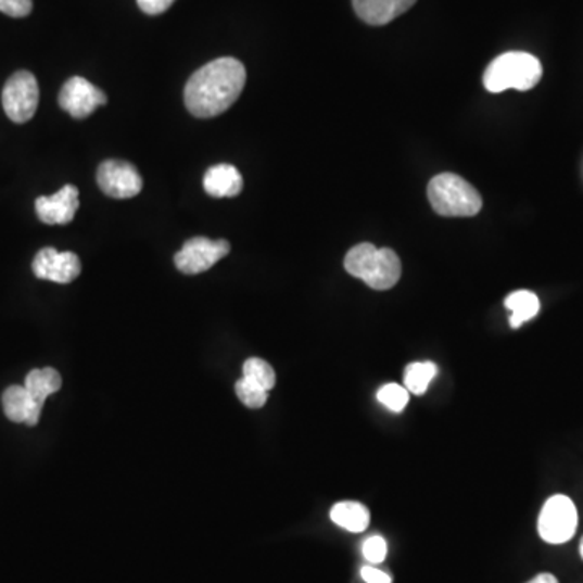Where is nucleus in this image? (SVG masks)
Returning a JSON list of instances; mask_svg holds the SVG:
<instances>
[{
  "mask_svg": "<svg viewBox=\"0 0 583 583\" xmlns=\"http://www.w3.org/2000/svg\"><path fill=\"white\" fill-rule=\"evenodd\" d=\"M581 556L583 558V538H582V542H581Z\"/></svg>",
  "mask_w": 583,
  "mask_h": 583,
  "instance_id": "bb28decb",
  "label": "nucleus"
},
{
  "mask_svg": "<svg viewBox=\"0 0 583 583\" xmlns=\"http://www.w3.org/2000/svg\"><path fill=\"white\" fill-rule=\"evenodd\" d=\"M98 186L107 197L127 200L141 192L143 179L134 164L111 160L99 166Z\"/></svg>",
  "mask_w": 583,
  "mask_h": 583,
  "instance_id": "6e6552de",
  "label": "nucleus"
},
{
  "mask_svg": "<svg viewBox=\"0 0 583 583\" xmlns=\"http://www.w3.org/2000/svg\"><path fill=\"white\" fill-rule=\"evenodd\" d=\"M230 243L227 240H210L206 237H193L177 253V269L183 275H200L213 268L219 259L229 255Z\"/></svg>",
  "mask_w": 583,
  "mask_h": 583,
  "instance_id": "0eeeda50",
  "label": "nucleus"
},
{
  "mask_svg": "<svg viewBox=\"0 0 583 583\" xmlns=\"http://www.w3.org/2000/svg\"><path fill=\"white\" fill-rule=\"evenodd\" d=\"M33 273L42 281L71 284L80 276L81 263L75 253L58 252L52 246L39 250L33 259Z\"/></svg>",
  "mask_w": 583,
  "mask_h": 583,
  "instance_id": "1a4fd4ad",
  "label": "nucleus"
},
{
  "mask_svg": "<svg viewBox=\"0 0 583 583\" xmlns=\"http://www.w3.org/2000/svg\"><path fill=\"white\" fill-rule=\"evenodd\" d=\"M428 200L440 216L472 217L482 211L479 190L456 174H440L428 186Z\"/></svg>",
  "mask_w": 583,
  "mask_h": 583,
  "instance_id": "20e7f679",
  "label": "nucleus"
},
{
  "mask_svg": "<svg viewBox=\"0 0 583 583\" xmlns=\"http://www.w3.org/2000/svg\"><path fill=\"white\" fill-rule=\"evenodd\" d=\"M237 397L240 398L245 407L249 408H262L265 407L266 401H268V391L265 389L255 386L250 381L240 378L236 384Z\"/></svg>",
  "mask_w": 583,
  "mask_h": 583,
  "instance_id": "aec40b11",
  "label": "nucleus"
},
{
  "mask_svg": "<svg viewBox=\"0 0 583 583\" xmlns=\"http://www.w3.org/2000/svg\"><path fill=\"white\" fill-rule=\"evenodd\" d=\"M543 67L529 52H506L487 65L483 84L490 93L529 91L542 80Z\"/></svg>",
  "mask_w": 583,
  "mask_h": 583,
  "instance_id": "7ed1b4c3",
  "label": "nucleus"
},
{
  "mask_svg": "<svg viewBox=\"0 0 583 583\" xmlns=\"http://www.w3.org/2000/svg\"><path fill=\"white\" fill-rule=\"evenodd\" d=\"M2 407L5 417L13 423L35 427L39 423L45 404L36 401L25 386H10L3 391Z\"/></svg>",
  "mask_w": 583,
  "mask_h": 583,
  "instance_id": "f8f14e48",
  "label": "nucleus"
},
{
  "mask_svg": "<svg viewBox=\"0 0 583 583\" xmlns=\"http://www.w3.org/2000/svg\"><path fill=\"white\" fill-rule=\"evenodd\" d=\"M436 375L438 367L433 362H415L405 368V389L411 394L423 395Z\"/></svg>",
  "mask_w": 583,
  "mask_h": 583,
  "instance_id": "a211bd4d",
  "label": "nucleus"
},
{
  "mask_svg": "<svg viewBox=\"0 0 583 583\" xmlns=\"http://www.w3.org/2000/svg\"><path fill=\"white\" fill-rule=\"evenodd\" d=\"M25 388L36 401L45 404L49 395L55 394L62 388L61 373L54 368H39L29 371L25 380Z\"/></svg>",
  "mask_w": 583,
  "mask_h": 583,
  "instance_id": "f3484780",
  "label": "nucleus"
},
{
  "mask_svg": "<svg viewBox=\"0 0 583 583\" xmlns=\"http://www.w3.org/2000/svg\"><path fill=\"white\" fill-rule=\"evenodd\" d=\"M331 520L347 532L362 533L370 525V510L364 504L344 500L332 506Z\"/></svg>",
  "mask_w": 583,
  "mask_h": 583,
  "instance_id": "2eb2a0df",
  "label": "nucleus"
},
{
  "mask_svg": "<svg viewBox=\"0 0 583 583\" xmlns=\"http://www.w3.org/2000/svg\"><path fill=\"white\" fill-rule=\"evenodd\" d=\"M362 552H364L365 558H367V561H370L371 565H381V562L386 559L388 555L386 540H384L383 536H370V538L364 543Z\"/></svg>",
  "mask_w": 583,
  "mask_h": 583,
  "instance_id": "4be33fe9",
  "label": "nucleus"
},
{
  "mask_svg": "<svg viewBox=\"0 0 583 583\" xmlns=\"http://www.w3.org/2000/svg\"><path fill=\"white\" fill-rule=\"evenodd\" d=\"M506 306L510 309V328L517 329L535 318L540 312V300L535 293L530 291H517L510 293L506 299Z\"/></svg>",
  "mask_w": 583,
  "mask_h": 583,
  "instance_id": "dca6fc26",
  "label": "nucleus"
},
{
  "mask_svg": "<svg viewBox=\"0 0 583 583\" xmlns=\"http://www.w3.org/2000/svg\"><path fill=\"white\" fill-rule=\"evenodd\" d=\"M578 509L571 497L556 494L549 497L538 517V533L549 545H562L575 535Z\"/></svg>",
  "mask_w": 583,
  "mask_h": 583,
  "instance_id": "39448f33",
  "label": "nucleus"
},
{
  "mask_svg": "<svg viewBox=\"0 0 583 583\" xmlns=\"http://www.w3.org/2000/svg\"><path fill=\"white\" fill-rule=\"evenodd\" d=\"M33 10V0H0V12L13 18L28 16Z\"/></svg>",
  "mask_w": 583,
  "mask_h": 583,
  "instance_id": "5701e85b",
  "label": "nucleus"
},
{
  "mask_svg": "<svg viewBox=\"0 0 583 583\" xmlns=\"http://www.w3.org/2000/svg\"><path fill=\"white\" fill-rule=\"evenodd\" d=\"M527 583H559L558 582V579L555 578V575L553 574H540V575H536L535 579H532V581L530 582H527Z\"/></svg>",
  "mask_w": 583,
  "mask_h": 583,
  "instance_id": "a878e982",
  "label": "nucleus"
},
{
  "mask_svg": "<svg viewBox=\"0 0 583 583\" xmlns=\"http://www.w3.org/2000/svg\"><path fill=\"white\" fill-rule=\"evenodd\" d=\"M38 104V80L31 72H16L7 80L2 91V105L10 121L15 124L31 121Z\"/></svg>",
  "mask_w": 583,
  "mask_h": 583,
  "instance_id": "423d86ee",
  "label": "nucleus"
},
{
  "mask_svg": "<svg viewBox=\"0 0 583 583\" xmlns=\"http://www.w3.org/2000/svg\"><path fill=\"white\" fill-rule=\"evenodd\" d=\"M242 378L268 392L276 386L275 368L268 362L262 360V358H249L243 364Z\"/></svg>",
  "mask_w": 583,
  "mask_h": 583,
  "instance_id": "6ab92c4d",
  "label": "nucleus"
},
{
  "mask_svg": "<svg viewBox=\"0 0 583 583\" xmlns=\"http://www.w3.org/2000/svg\"><path fill=\"white\" fill-rule=\"evenodd\" d=\"M417 0H352L358 18L368 25L383 26L407 12Z\"/></svg>",
  "mask_w": 583,
  "mask_h": 583,
  "instance_id": "ddd939ff",
  "label": "nucleus"
},
{
  "mask_svg": "<svg viewBox=\"0 0 583 583\" xmlns=\"http://www.w3.org/2000/svg\"><path fill=\"white\" fill-rule=\"evenodd\" d=\"M345 269L354 278L362 279L375 291H389L397 284L402 275L398 256L391 249H377L373 243L355 245L345 255Z\"/></svg>",
  "mask_w": 583,
  "mask_h": 583,
  "instance_id": "f03ea898",
  "label": "nucleus"
},
{
  "mask_svg": "<svg viewBox=\"0 0 583 583\" xmlns=\"http://www.w3.org/2000/svg\"><path fill=\"white\" fill-rule=\"evenodd\" d=\"M137 2L141 12L148 15H160V13L167 12L176 0H137Z\"/></svg>",
  "mask_w": 583,
  "mask_h": 583,
  "instance_id": "b1692460",
  "label": "nucleus"
},
{
  "mask_svg": "<svg viewBox=\"0 0 583 583\" xmlns=\"http://www.w3.org/2000/svg\"><path fill=\"white\" fill-rule=\"evenodd\" d=\"M378 401L389 408V410L398 411L404 410L408 404V391L405 388L398 386V384H386L378 391Z\"/></svg>",
  "mask_w": 583,
  "mask_h": 583,
  "instance_id": "412c9836",
  "label": "nucleus"
},
{
  "mask_svg": "<svg viewBox=\"0 0 583 583\" xmlns=\"http://www.w3.org/2000/svg\"><path fill=\"white\" fill-rule=\"evenodd\" d=\"M80 201L78 189L75 186H65L52 197H39L36 200V214L39 219L49 226H64L72 223L77 214Z\"/></svg>",
  "mask_w": 583,
  "mask_h": 583,
  "instance_id": "9b49d317",
  "label": "nucleus"
},
{
  "mask_svg": "<svg viewBox=\"0 0 583 583\" xmlns=\"http://www.w3.org/2000/svg\"><path fill=\"white\" fill-rule=\"evenodd\" d=\"M203 187L210 197H237L243 189L242 174L230 164H217L204 174Z\"/></svg>",
  "mask_w": 583,
  "mask_h": 583,
  "instance_id": "4468645a",
  "label": "nucleus"
},
{
  "mask_svg": "<svg viewBox=\"0 0 583 583\" xmlns=\"http://www.w3.org/2000/svg\"><path fill=\"white\" fill-rule=\"evenodd\" d=\"M362 579L367 583H391V575L386 572L380 571V569L371 568V566H365L362 569Z\"/></svg>",
  "mask_w": 583,
  "mask_h": 583,
  "instance_id": "393cba45",
  "label": "nucleus"
},
{
  "mask_svg": "<svg viewBox=\"0 0 583 583\" xmlns=\"http://www.w3.org/2000/svg\"><path fill=\"white\" fill-rule=\"evenodd\" d=\"M246 84L242 62L220 58L194 72L186 87L187 109L194 117L211 118L232 107Z\"/></svg>",
  "mask_w": 583,
  "mask_h": 583,
  "instance_id": "f257e3e1",
  "label": "nucleus"
},
{
  "mask_svg": "<svg viewBox=\"0 0 583 583\" xmlns=\"http://www.w3.org/2000/svg\"><path fill=\"white\" fill-rule=\"evenodd\" d=\"M105 102V94L84 77H72L65 81L59 94V105L74 118H87Z\"/></svg>",
  "mask_w": 583,
  "mask_h": 583,
  "instance_id": "9d476101",
  "label": "nucleus"
}]
</instances>
